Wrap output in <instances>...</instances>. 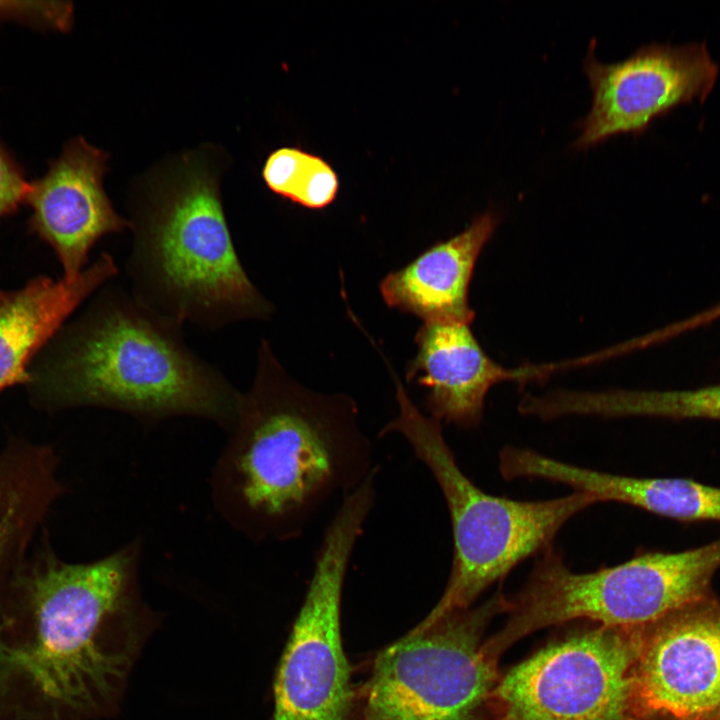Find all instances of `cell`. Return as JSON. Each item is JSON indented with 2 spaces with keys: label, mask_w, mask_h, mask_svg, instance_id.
Wrapping results in <instances>:
<instances>
[{
  "label": "cell",
  "mask_w": 720,
  "mask_h": 720,
  "mask_svg": "<svg viewBox=\"0 0 720 720\" xmlns=\"http://www.w3.org/2000/svg\"><path fill=\"white\" fill-rule=\"evenodd\" d=\"M141 538L70 563L47 531L0 600V720H99L119 704L157 616L139 586Z\"/></svg>",
  "instance_id": "cell-1"
},
{
  "label": "cell",
  "mask_w": 720,
  "mask_h": 720,
  "mask_svg": "<svg viewBox=\"0 0 720 720\" xmlns=\"http://www.w3.org/2000/svg\"><path fill=\"white\" fill-rule=\"evenodd\" d=\"M230 431L210 479L212 498L254 542L296 539L326 504L378 468L355 401L296 382L264 339Z\"/></svg>",
  "instance_id": "cell-2"
},
{
  "label": "cell",
  "mask_w": 720,
  "mask_h": 720,
  "mask_svg": "<svg viewBox=\"0 0 720 720\" xmlns=\"http://www.w3.org/2000/svg\"><path fill=\"white\" fill-rule=\"evenodd\" d=\"M28 376L39 409L104 408L144 423L193 416L230 430L240 394L189 348L181 324L110 282L55 333Z\"/></svg>",
  "instance_id": "cell-3"
},
{
  "label": "cell",
  "mask_w": 720,
  "mask_h": 720,
  "mask_svg": "<svg viewBox=\"0 0 720 720\" xmlns=\"http://www.w3.org/2000/svg\"><path fill=\"white\" fill-rule=\"evenodd\" d=\"M130 223L131 293L153 311L206 330L271 316L236 251L218 172L200 155L183 157L155 184Z\"/></svg>",
  "instance_id": "cell-4"
},
{
  "label": "cell",
  "mask_w": 720,
  "mask_h": 720,
  "mask_svg": "<svg viewBox=\"0 0 720 720\" xmlns=\"http://www.w3.org/2000/svg\"><path fill=\"white\" fill-rule=\"evenodd\" d=\"M391 372L398 413L379 435L397 433L405 439L437 482L451 520V571L441 597L423 619L433 621L470 608L518 564L551 547L563 525L597 500L583 491L541 501L484 492L461 470L444 437L442 423L425 415Z\"/></svg>",
  "instance_id": "cell-5"
},
{
  "label": "cell",
  "mask_w": 720,
  "mask_h": 720,
  "mask_svg": "<svg viewBox=\"0 0 720 720\" xmlns=\"http://www.w3.org/2000/svg\"><path fill=\"white\" fill-rule=\"evenodd\" d=\"M720 536L678 552L646 551L593 572L576 573L553 546L539 554L522 589L508 600L509 617L489 640L498 658L540 629L588 619L612 627H645L713 596Z\"/></svg>",
  "instance_id": "cell-6"
},
{
  "label": "cell",
  "mask_w": 720,
  "mask_h": 720,
  "mask_svg": "<svg viewBox=\"0 0 720 720\" xmlns=\"http://www.w3.org/2000/svg\"><path fill=\"white\" fill-rule=\"evenodd\" d=\"M507 605L497 593L476 608L422 620L380 650L357 685L356 720H483L499 678L484 631Z\"/></svg>",
  "instance_id": "cell-7"
},
{
  "label": "cell",
  "mask_w": 720,
  "mask_h": 720,
  "mask_svg": "<svg viewBox=\"0 0 720 720\" xmlns=\"http://www.w3.org/2000/svg\"><path fill=\"white\" fill-rule=\"evenodd\" d=\"M643 634L599 625L545 646L498 678L483 720H634Z\"/></svg>",
  "instance_id": "cell-8"
},
{
  "label": "cell",
  "mask_w": 720,
  "mask_h": 720,
  "mask_svg": "<svg viewBox=\"0 0 720 720\" xmlns=\"http://www.w3.org/2000/svg\"><path fill=\"white\" fill-rule=\"evenodd\" d=\"M363 528L359 515L340 510L325 530L276 670L271 720H356L358 690L342 642L341 603Z\"/></svg>",
  "instance_id": "cell-9"
},
{
  "label": "cell",
  "mask_w": 720,
  "mask_h": 720,
  "mask_svg": "<svg viewBox=\"0 0 720 720\" xmlns=\"http://www.w3.org/2000/svg\"><path fill=\"white\" fill-rule=\"evenodd\" d=\"M595 46L592 39L584 59L593 96L588 115L578 123V149L621 133L641 134L674 108L703 103L719 74L705 42L653 43L612 64L597 60Z\"/></svg>",
  "instance_id": "cell-10"
},
{
  "label": "cell",
  "mask_w": 720,
  "mask_h": 720,
  "mask_svg": "<svg viewBox=\"0 0 720 720\" xmlns=\"http://www.w3.org/2000/svg\"><path fill=\"white\" fill-rule=\"evenodd\" d=\"M634 720H720V602L644 627L633 668Z\"/></svg>",
  "instance_id": "cell-11"
},
{
  "label": "cell",
  "mask_w": 720,
  "mask_h": 720,
  "mask_svg": "<svg viewBox=\"0 0 720 720\" xmlns=\"http://www.w3.org/2000/svg\"><path fill=\"white\" fill-rule=\"evenodd\" d=\"M108 159L109 153L79 136L65 144L41 179L30 184V226L53 249L65 280L82 273L103 237L131 228L104 189Z\"/></svg>",
  "instance_id": "cell-12"
},
{
  "label": "cell",
  "mask_w": 720,
  "mask_h": 720,
  "mask_svg": "<svg viewBox=\"0 0 720 720\" xmlns=\"http://www.w3.org/2000/svg\"><path fill=\"white\" fill-rule=\"evenodd\" d=\"M416 355L406 378L428 390L426 406L439 422L477 426L490 388L507 379L536 377V368L505 369L483 350L469 323L423 322L415 335Z\"/></svg>",
  "instance_id": "cell-13"
},
{
  "label": "cell",
  "mask_w": 720,
  "mask_h": 720,
  "mask_svg": "<svg viewBox=\"0 0 720 720\" xmlns=\"http://www.w3.org/2000/svg\"><path fill=\"white\" fill-rule=\"evenodd\" d=\"M499 470L506 480L540 478L680 522H720V487L687 478L615 475L565 463L536 451L504 447Z\"/></svg>",
  "instance_id": "cell-14"
},
{
  "label": "cell",
  "mask_w": 720,
  "mask_h": 720,
  "mask_svg": "<svg viewBox=\"0 0 720 720\" xmlns=\"http://www.w3.org/2000/svg\"><path fill=\"white\" fill-rule=\"evenodd\" d=\"M495 210L476 216L459 234L434 244L379 284L387 306L423 320L471 323L468 290L475 263L500 222Z\"/></svg>",
  "instance_id": "cell-15"
},
{
  "label": "cell",
  "mask_w": 720,
  "mask_h": 720,
  "mask_svg": "<svg viewBox=\"0 0 720 720\" xmlns=\"http://www.w3.org/2000/svg\"><path fill=\"white\" fill-rule=\"evenodd\" d=\"M118 274L101 252L73 280L38 276L9 292L0 304V391L29 381L28 368L78 307Z\"/></svg>",
  "instance_id": "cell-16"
},
{
  "label": "cell",
  "mask_w": 720,
  "mask_h": 720,
  "mask_svg": "<svg viewBox=\"0 0 720 720\" xmlns=\"http://www.w3.org/2000/svg\"><path fill=\"white\" fill-rule=\"evenodd\" d=\"M58 466L46 444L14 438L0 449V600L64 493Z\"/></svg>",
  "instance_id": "cell-17"
},
{
  "label": "cell",
  "mask_w": 720,
  "mask_h": 720,
  "mask_svg": "<svg viewBox=\"0 0 720 720\" xmlns=\"http://www.w3.org/2000/svg\"><path fill=\"white\" fill-rule=\"evenodd\" d=\"M593 416L720 421V382L681 390H608L589 399Z\"/></svg>",
  "instance_id": "cell-18"
},
{
  "label": "cell",
  "mask_w": 720,
  "mask_h": 720,
  "mask_svg": "<svg viewBox=\"0 0 720 720\" xmlns=\"http://www.w3.org/2000/svg\"><path fill=\"white\" fill-rule=\"evenodd\" d=\"M262 178L272 193L308 209L329 206L339 190L338 175L324 158L293 146L267 156Z\"/></svg>",
  "instance_id": "cell-19"
},
{
  "label": "cell",
  "mask_w": 720,
  "mask_h": 720,
  "mask_svg": "<svg viewBox=\"0 0 720 720\" xmlns=\"http://www.w3.org/2000/svg\"><path fill=\"white\" fill-rule=\"evenodd\" d=\"M71 6L63 2L0 1V17L21 19L65 29L71 23Z\"/></svg>",
  "instance_id": "cell-20"
},
{
  "label": "cell",
  "mask_w": 720,
  "mask_h": 720,
  "mask_svg": "<svg viewBox=\"0 0 720 720\" xmlns=\"http://www.w3.org/2000/svg\"><path fill=\"white\" fill-rule=\"evenodd\" d=\"M30 184L0 145V220L26 201Z\"/></svg>",
  "instance_id": "cell-21"
},
{
  "label": "cell",
  "mask_w": 720,
  "mask_h": 720,
  "mask_svg": "<svg viewBox=\"0 0 720 720\" xmlns=\"http://www.w3.org/2000/svg\"><path fill=\"white\" fill-rule=\"evenodd\" d=\"M720 318V303L716 304L703 312L691 316V324L694 328L706 326Z\"/></svg>",
  "instance_id": "cell-22"
},
{
  "label": "cell",
  "mask_w": 720,
  "mask_h": 720,
  "mask_svg": "<svg viewBox=\"0 0 720 720\" xmlns=\"http://www.w3.org/2000/svg\"><path fill=\"white\" fill-rule=\"evenodd\" d=\"M9 292H4L0 290V304L5 300Z\"/></svg>",
  "instance_id": "cell-23"
}]
</instances>
